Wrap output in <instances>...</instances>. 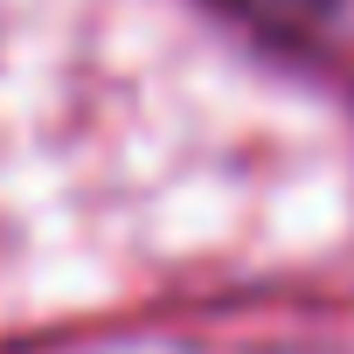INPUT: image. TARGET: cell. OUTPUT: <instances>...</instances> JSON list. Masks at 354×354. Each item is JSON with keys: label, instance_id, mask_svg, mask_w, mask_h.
Segmentation results:
<instances>
[{"label": "cell", "instance_id": "cell-1", "mask_svg": "<svg viewBox=\"0 0 354 354\" xmlns=\"http://www.w3.org/2000/svg\"><path fill=\"white\" fill-rule=\"evenodd\" d=\"M257 15H278V21H326L333 0H250Z\"/></svg>", "mask_w": 354, "mask_h": 354}]
</instances>
